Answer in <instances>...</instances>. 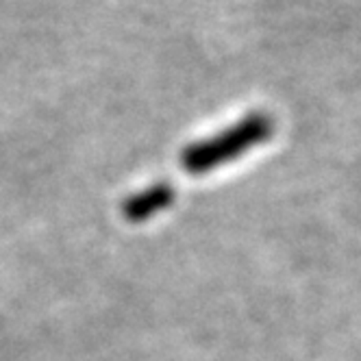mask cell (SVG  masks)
<instances>
[{
	"instance_id": "obj_1",
	"label": "cell",
	"mask_w": 361,
	"mask_h": 361,
	"mask_svg": "<svg viewBox=\"0 0 361 361\" xmlns=\"http://www.w3.org/2000/svg\"><path fill=\"white\" fill-rule=\"evenodd\" d=\"M272 135L274 120L268 114L255 111L226 126L224 131L185 146L180 152V166L190 174H207L240 159L242 154L268 142Z\"/></svg>"
},
{
	"instance_id": "obj_2",
	"label": "cell",
	"mask_w": 361,
	"mask_h": 361,
	"mask_svg": "<svg viewBox=\"0 0 361 361\" xmlns=\"http://www.w3.org/2000/svg\"><path fill=\"white\" fill-rule=\"evenodd\" d=\"M174 202V190L168 183H154L142 192H135L133 196H128L122 202V218L126 222H146L150 218H154L159 212H166L170 204Z\"/></svg>"
}]
</instances>
